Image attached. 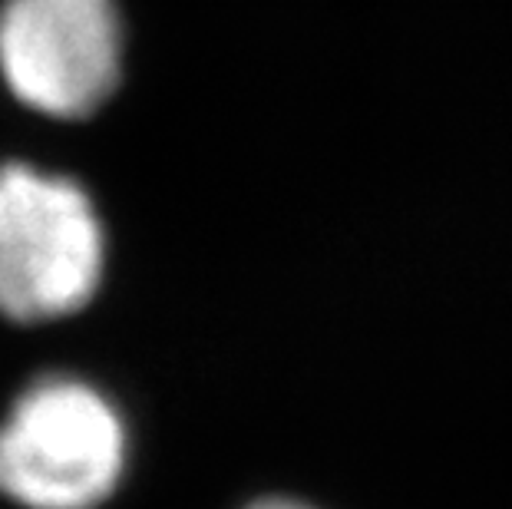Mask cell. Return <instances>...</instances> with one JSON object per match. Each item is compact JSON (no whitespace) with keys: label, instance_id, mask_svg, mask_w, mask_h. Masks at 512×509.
<instances>
[{"label":"cell","instance_id":"obj_3","mask_svg":"<svg viewBox=\"0 0 512 509\" xmlns=\"http://www.w3.org/2000/svg\"><path fill=\"white\" fill-rule=\"evenodd\" d=\"M0 77L43 116H93L123 77L116 0H4Z\"/></svg>","mask_w":512,"mask_h":509},{"label":"cell","instance_id":"obj_1","mask_svg":"<svg viewBox=\"0 0 512 509\" xmlns=\"http://www.w3.org/2000/svg\"><path fill=\"white\" fill-rule=\"evenodd\" d=\"M129 427L100 387L40 377L0 424V493L27 509H96L119 490Z\"/></svg>","mask_w":512,"mask_h":509},{"label":"cell","instance_id":"obj_4","mask_svg":"<svg viewBox=\"0 0 512 509\" xmlns=\"http://www.w3.org/2000/svg\"><path fill=\"white\" fill-rule=\"evenodd\" d=\"M245 509H318V506L301 503V500H291V496H261V500L248 503Z\"/></svg>","mask_w":512,"mask_h":509},{"label":"cell","instance_id":"obj_2","mask_svg":"<svg viewBox=\"0 0 512 509\" xmlns=\"http://www.w3.org/2000/svg\"><path fill=\"white\" fill-rule=\"evenodd\" d=\"M103 268V222L80 182L0 162V314L70 318L96 298Z\"/></svg>","mask_w":512,"mask_h":509}]
</instances>
